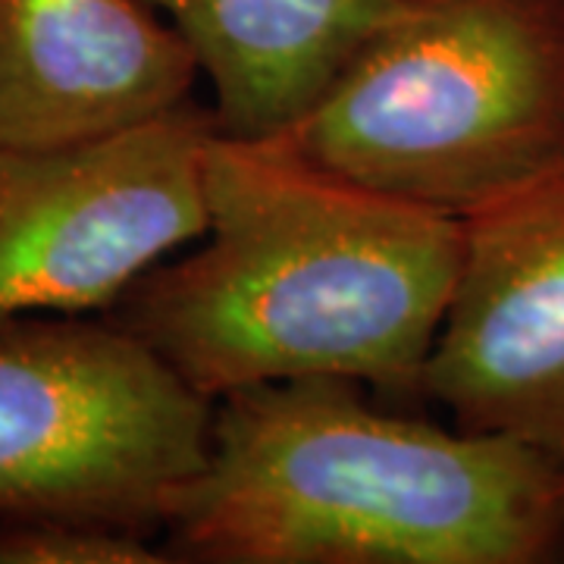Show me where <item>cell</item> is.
Returning a JSON list of instances; mask_svg holds the SVG:
<instances>
[{
  "label": "cell",
  "mask_w": 564,
  "mask_h": 564,
  "mask_svg": "<svg viewBox=\"0 0 564 564\" xmlns=\"http://www.w3.org/2000/svg\"><path fill=\"white\" fill-rule=\"evenodd\" d=\"M273 141L373 195L477 217L564 170V0H399Z\"/></svg>",
  "instance_id": "3957f363"
},
{
  "label": "cell",
  "mask_w": 564,
  "mask_h": 564,
  "mask_svg": "<svg viewBox=\"0 0 564 564\" xmlns=\"http://www.w3.org/2000/svg\"><path fill=\"white\" fill-rule=\"evenodd\" d=\"M202 76L148 0H0V148L120 135L192 101Z\"/></svg>",
  "instance_id": "52a82bcc"
},
{
  "label": "cell",
  "mask_w": 564,
  "mask_h": 564,
  "mask_svg": "<svg viewBox=\"0 0 564 564\" xmlns=\"http://www.w3.org/2000/svg\"><path fill=\"white\" fill-rule=\"evenodd\" d=\"M202 248L154 263L101 317L204 399L345 377L421 395L464 220L373 195L280 141L204 144Z\"/></svg>",
  "instance_id": "6da1fadb"
},
{
  "label": "cell",
  "mask_w": 564,
  "mask_h": 564,
  "mask_svg": "<svg viewBox=\"0 0 564 564\" xmlns=\"http://www.w3.org/2000/svg\"><path fill=\"white\" fill-rule=\"evenodd\" d=\"M210 417V399L101 314L0 321V518L158 536Z\"/></svg>",
  "instance_id": "277c9868"
},
{
  "label": "cell",
  "mask_w": 564,
  "mask_h": 564,
  "mask_svg": "<svg viewBox=\"0 0 564 564\" xmlns=\"http://www.w3.org/2000/svg\"><path fill=\"white\" fill-rule=\"evenodd\" d=\"M210 107L188 101L120 135L0 148V321L95 317L207 232Z\"/></svg>",
  "instance_id": "5b68a950"
},
{
  "label": "cell",
  "mask_w": 564,
  "mask_h": 564,
  "mask_svg": "<svg viewBox=\"0 0 564 564\" xmlns=\"http://www.w3.org/2000/svg\"><path fill=\"white\" fill-rule=\"evenodd\" d=\"M214 91L226 139H282L399 0H148Z\"/></svg>",
  "instance_id": "ba28073f"
},
{
  "label": "cell",
  "mask_w": 564,
  "mask_h": 564,
  "mask_svg": "<svg viewBox=\"0 0 564 564\" xmlns=\"http://www.w3.org/2000/svg\"><path fill=\"white\" fill-rule=\"evenodd\" d=\"M151 540L82 518H0V564H180Z\"/></svg>",
  "instance_id": "9c48e42d"
},
{
  "label": "cell",
  "mask_w": 564,
  "mask_h": 564,
  "mask_svg": "<svg viewBox=\"0 0 564 564\" xmlns=\"http://www.w3.org/2000/svg\"><path fill=\"white\" fill-rule=\"evenodd\" d=\"M421 395L462 430L564 462V170L464 220Z\"/></svg>",
  "instance_id": "8992f818"
},
{
  "label": "cell",
  "mask_w": 564,
  "mask_h": 564,
  "mask_svg": "<svg viewBox=\"0 0 564 564\" xmlns=\"http://www.w3.org/2000/svg\"><path fill=\"white\" fill-rule=\"evenodd\" d=\"M558 562H564V527H562V543H558Z\"/></svg>",
  "instance_id": "30bf717a"
},
{
  "label": "cell",
  "mask_w": 564,
  "mask_h": 564,
  "mask_svg": "<svg viewBox=\"0 0 564 564\" xmlns=\"http://www.w3.org/2000/svg\"><path fill=\"white\" fill-rule=\"evenodd\" d=\"M562 527V458L304 377L214 402L163 545L198 564H545Z\"/></svg>",
  "instance_id": "7a4b0ae2"
}]
</instances>
